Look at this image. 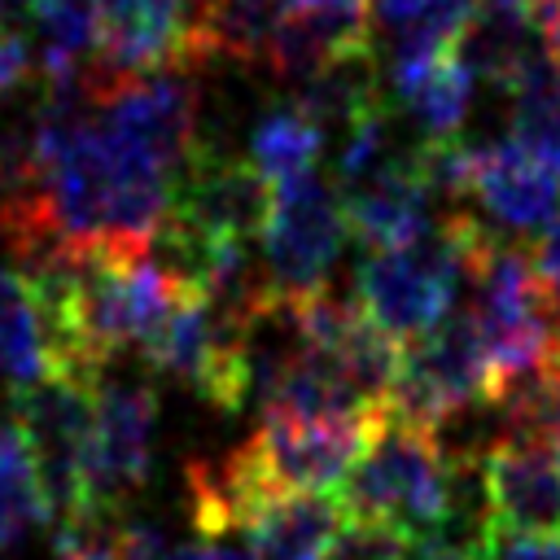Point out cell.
Listing matches in <instances>:
<instances>
[{
	"instance_id": "12",
	"label": "cell",
	"mask_w": 560,
	"mask_h": 560,
	"mask_svg": "<svg viewBox=\"0 0 560 560\" xmlns=\"http://www.w3.org/2000/svg\"><path fill=\"white\" fill-rule=\"evenodd\" d=\"M197 61L192 0H101L96 74H153Z\"/></svg>"
},
{
	"instance_id": "26",
	"label": "cell",
	"mask_w": 560,
	"mask_h": 560,
	"mask_svg": "<svg viewBox=\"0 0 560 560\" xmlns=\"http://www.w3.org/2000/svg\"><path fill=\"white\" fill-rule=\"evenodd\" d=\"M206 547H210V560H258L254 547L245 542V534H219Z\"/></svg>"
},
{
	"instance_id": "24",
	"label": "cell",
	"mask_w": 560,
	"mask_h": 560,
	"mask_svg": "<svg viewBox=\"0 0 560 560\" xmlns=\"http://www.w3.org/2000/svg\"><path fill=\"white\" fill-rule=\"evenodd\" d=\"M31 44L22 31H0V101L13 96L31 74Z\"/></svg>"
},
{
	"instance_id": "1",
	"label": "cell",
	"mask_w": 560,
	"mask_h": 560,
	"mask_svg": "<svg viewBox=\"0 0 560 560\" xmlns=\"http://www.w3.org/2000/svg\"><path fill=\"white\" fill-rule=\"evenodd\" d=\"M468 315L481 332L494 402H508L560 368V302L516 241L494 232L468 262Z\"/></svg>"
},
{
	"instance_id": "7",
	"label": "cell",
	"mask_w": 560,
	"mask_h": 560,
	"mask_svg": "<svg viewBox=\"0 0 560 560\" xmlns=\"http://www.w3.org/2000/svg\"><path fill=\"white\" fill-rule=\"evenodd\" d=\"M92 402H96V385L74 376H52L13 394V416L35 455L52 525L88 503L83 459H88V433H92Z\"/></svg>"
},
{
	"instance_id": "23",
	"label": "cell",
	"mask_w": 560,
	"mask_h": 560,
	"mask_svg": "<svg viewBox=\"0 0 560 560\" xmlns=\"http://www.w3.org/2000/svg\"><path fill=\"white\" fill-rule=\"evenodd\" d=\"M490 560H560V529L556 534L494 529L490 534Z\"/></svg>"
},
{
	"instance_id": "16",
	"label": "cell",
	"mask_w": 560,
	"mask_h": 560,
	"mask_svg": "<svg viewBox=\"0 0 560 560\" xmlns=\"http://www.w3.org/2000/svg\"><path fill=\"white\" fill-rule=\"evenodd\" d=\"M455 52L464 57V66L477 79L508 92L547 48L538 39L529 0H481L468 31L455 44Z\"/></svg>"
},
{
	"instance_id": "19",
	"label": "cell",
	"mask_w": 560,
	"mask_h": 560,
	"mask_svg": "<svg viewBox=\"0 0 560 560\" xmlns=\"http://www.w3.org/2000/svg\"><path fill=\"white\" fill-rule=\"evenodd\" d=\"M324 127L302 109V105H271L254 131H249V162L258 166V175L280 188L289 179H302L315 171L319 153H324Z\"/></svg>"
},
{
	"instance_id": "20",
	"label": "cell",
	"mask_w": 560,
	"mask_h": 560,
	"mask_svg": "<svg viewBox=\"0 0 560 560\" xmlns=\"http://www.w3.org/2000/svg\"><path fill=\"white\" fill-rule=\"evenodd\" d=\"M512 140L560 175V61L542 52L512 88Z\"/></svg>"
},
{
	"instance_id": "9",
	"label": "cell",
	"mask_w": 560,
	"mask_h": 560,
	"mask_svg": "<svg viewBox=\"0 0 560 560\" xmlns=\"http://www.w3.org/2000/svg\"><path fill=\"white\" fill-rule=\"evenodd\" d=\"M158 398L140 381H101L92 402V433L83 459L88 503L122 508L153 468Z\"/></svg>"
},
{
	"instance_id": "10",
	"label": "cell",
	"mask_w": 560,
	"mask_h": 560,
	"mask_svg": "<svg viewBox=\"0 0 560 560\" xmlns=\"http://www.w3.org/2000/svg\"><path fill=\"white\" fill-rule=\"evenodd\" d=\"M468 197L499 241L542 236L560 214V175L508 140H468Z\"/></svg>"
},
{
	"instance_id": "25",
	"label": "cell",
	"mask_w": 560,
	"mask_h": 560,
	"mask_svg": "<svg viewBox=\"0 0 560 560\" xmlns=\"http://www.w3.org/2000/svg\"><path fill=\"white\" fill-rule=\"evenodd\" d=\"M534 267H538V276L547 280V289L556 293V302H560V214L547 223V232L538 236V245H534Z\"/></svg>"
},
{
	"instance_id": "21",
	"label": "cell",
	"mask_w": 560,
	"mask_h": 560,
	"mask_svg": "<svg viewBox=\"0 0 560 560\" xmlns=\"http://www.w3.org/2000/svg\"><path fill=\"white\" fill-rule=\"evenodd\" d=\"M39 521H48V494L35 455L22 429L0 420V556L13 551Z\"/></svg>"
},
{
	"instance_id": "5",
	"label": "cell",
	"mask_w": 560,
	"mask_h": 560,
	"mask_svg": "<svg viewBox=\"0 0 560 560\" xmlns=\"http://www.w3.org/2000/svg\"><path fill=\"white\" fill-rule=\"evenodd\" d=\"M271 197L276 188L249 158L197 144L175 179L171 210L153 245H254L271 219Z\"/></svg>"
},
{
	"instance_id": "14",
	"label": "cell",
	"mask_w": 560,
	"mask_h": 560,
	"mask_svg": "<svg viewBox=\"0 0 560 560\" xmlns=\"http://www.w3.org/2000/svg\"><path fill=\"white\" fill-rule=\"evenodd\" d=\"M477 4L481 0H368L372 57L381 66V79L451 52L468 31Z\"/></svg>"
},
{
	"instance_id": "11",
	"label": "cell",
	"mask_w": 560,
	"mask_h": 560,
	"mask_svg": "<svg viewBox=\"0 0 560 560\" xmlns=\"http://www.w3.org/2000/svg\"><path fill=\"white\" fill-rule=\"evenodd\" d=\"M486 494L494 529L556 534L560 529V455L534 429H503L486 455Z\"/></svg>"
},
{
	"instance_id": "17",
	"label": "cell",
	"mask_w": 560,
	"mask_h": 560,
	"mask_svg": "<svg viewBox=\"0 0 560 560\" xmlns=\"http://www.w3.org/2000/svg\"><path fill=\"white\" fill-rule=\"evenodd\" d=\"M346 512L328 494H280L241 529L258 560H324Z\"/></svg>"
},
{
	"instance_id": "6",
	"label": "cell",
	"mask_w": 560,
	"mask_h": 560,
	"mask_svg": "<svg viewBox=\"0 0 560 560\" xmlns=\"http://www.w3.org/2000/svg\"><path fill=\"white\" fill-rule=\"evenodd\" d=\"M350 232L346 197L324 175H302L276 188L271 219L262 228V267L276 293L302 298L324 289L341 241Z\"/></svg>"
},
{
	"instance_id": "8",
	"label": "cell",
	"mask_w": 560,
	"mask_h": 560,
	"mask_svg": "<svg viewBox=\"0 0 560 560\" xmlns=\"http://www.w3.org/2000/svg\"><path fill=\"white\" fill-rule=\"evenodd\" d=\"M0 372L18 389L52 376L101 385L83 372L52 284L26 267H0Z\"/></svg>"
},
{
	"instance_id": "22",
	"label": "cell",
	"mask_w": 560,
	"mask_h": 560,
	"mask_svg": "<svg viewBox=\"0 0 560 560\" xmlns=\"http://www.w3.org/2000/svg\"><path fill=\"white\" fill-rule=\"evenodd\" d=\"M402 551H407V538L398 529L346 516L341 529L332 534L324 560H402Z\"/></svg>"
},
{
	"instance_id": "18",
	"label": "cell",
	"mask_w": 560,
	"mask_h": 560,
	"mask_svg": "<svg viewBox=\"0 0 560 560\" xmlns=\"http://www.w3.org/2000/svg\"><path fill=\"white\" fill-rule=\"evenodd\" d=\"M44 83H74L101 48V0H31Z\"/></svg>"
},
{
	"instance_id": "13",
	"label": "cell",
	"mask_w": 560,
	"mask_h": 560,
	"mask_svg": "<svg viewBox=\"0 0 560 560\" xmlns=\"http://www.w3.org/2000/svg\"><path fill=\"white\" fill-rule=\"evenodd\" d=\"M346 197V219H350V232L368 245V249H398V245H411L420 241L424 232L438 228V192L429 184V171H424V144L376 171L372 179L354 184L341 192Z\"/></svg>"
},
{
	"instance_id": "4",
	"label": "cell",
	"mask_w": 560,
	"mask_h": 560,
	"mask_svg": "<svg viewBox=\"0 0 560 560\" xmlns=\"http://www.w3.org/2000/svg\"><path fill=\"white\" fill-rule=\"evenodd\" d=\"M494 402V376L481 346V332L468 311H451L438 328L402 346L398 381L389 394V411L398 420H411L420 429H446L451 420L490 407Z\"/></svg>"
},
{
	"instance_id": "3",
	"label": "cell",
	"mask_w": 560,
	"mask_h": 560,
	"mask_svg": "<svg viewBox=\"0 0 560 560\" xmlns=\"http://www.w3.org/2000/svg\"><path fill=\"white\" fill-rule=\"evenodd\" d=\"M446 499H451V455L442 438L433 429L398 420L385 407L363 459L350 468V477L337 490L341 512L389 525L402 538H416L446 521Z\"/></svg>"
},
{
	"instance_id": "27",
	"label": "cell",
	"mask_w": 560,
	"mask_h": 560,
	"mask_svg": "<svg viewBox=\"0 0 560 560\" xmlns=\"http://www.w3.org/2000/svg\"><path fill=\"white\" fill-rule=\"evenodd\" d=\"M140 560H210V547H197V542H188V547H153L149 556H140Z\"/></svg>"
},
{
	"instance_id": "29",
	"label": "cell",
	"mask_w": 560,
	"mask_h": 560,
	"mask_svg": "<svg viewBox=\"0 0 560 560\" xmlns=\"http://www.w3.org/2000/svg\"><path fill=\"white\" fill-rule=\"evenodd\" d=\"M201 4H206V0H201Z\"/></svg>"
},
{
	"instance_id": "2",
	"label": "cell",
	"mask_w": 560,
	"mask_h": 560,
	"mask_svg": "<svg viewBox=\"0 0 560 560\" xmlns=\"http://www.w3.org/2000/svg\"><path fill=\"white\" fill-rule=\"evenodd\" d=\"M490 228L477 214L446 210L433 232L398 249H372L359 267V306L398 341H416L438 328L455 293L468 289V262Z\"/></svg>"
},
{
	"instance_id": "28",
	"label": "cell",
	"mask_w": 560,
	"mask_h": 560,
	"mask_svg": "<svg viewBox=\"0 0 560 560\" xmlns=\"http://www.w3.org/2000/svg\"><path fill=\"white\" fill-rule=\"evenodd\" d=\"M280 9H368V0H280Z\"/></svg>"
},
{
	"instance_id": "15",
	"label": "cell",
	"mask_w": 560,
	"mask_h": 560,
	"mask_svg": "<svg viewBox=\"0 0 560 560\" xmlns=\"http://www.w3.org/2000/svg\"><path fill=\"white\" fill-rule=\"evenodd\" d=\"M385 83H389L394 105H398V114L407 118V127L420 144L459 140V131L468 122V109H472L477 74L464 66V57L455 48L438 52L429 61H416V66L389 74Z\"/></svg>"
}]
</instances>
